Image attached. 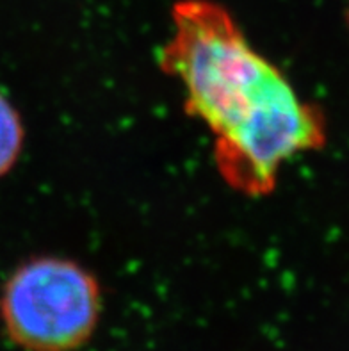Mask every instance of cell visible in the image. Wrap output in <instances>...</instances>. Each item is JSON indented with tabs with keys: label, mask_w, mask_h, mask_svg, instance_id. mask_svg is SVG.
<instances>
[{
	"label": "cell",
	"mask_w": 349,
	"mask_h": 351,
	"mask_svg": "<svg viewBox=\"0 0 349 351\" xmlns=\"http://www.w3.org/2000/svg\"><path fill=\"white\" fill-rule=\"evenodd\" d=\"M171 20L159 62L184 86L186 111L213 132L217 171L243 195H269L289 159L324 145L323 112L248 43L223 5L182 0Z\"/></svg>",
	"instance_id": "obj_1"
},
{
	"label": "cell",
	"mask_w": 349,
	"mask_h": 351,
	"mask_svg": "<svg viewBox=\"0 0 349 351\" xmlns=\"http://www.w3.org/2000/svg\"><path fill=\"white\" fill-rule=\"evenodd\" d=\"M102 293L80 264L38 257L18 267L0 298L9 339L25 351H75L100 319Z\"/></svg>",
	"instance_id": "obj_2"
},
{
	"label": "cell",
	"mask_w": 349,
	"mask_h": 351,
	"mask_svg": "<svg viewBox=\"0 0 349 351\" xmlns=\"http://www.w3.org/2000/svg\"><path fill=\"white\" fill-rule=\"evenodd\" d=\"M23 147V125L8 98L0 95V177L13 168Z\"/></svg>",
	"instance_id": "obj_3"
}]
</instances>
